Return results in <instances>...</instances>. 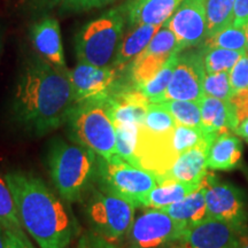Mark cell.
<instances>
[{"label": "cell", "mask_w": 248, "mask_h": 248, "mask_svg": "<svg viewBox=\"0 0 248 248\" xmlns=\"http://www.w3.org/2000/svg\"><path fill=\"white\" fill-rule=\"evenodd\" d=\"M69 73L37 53L28 57L14 91L15 122L35 135H46L66 123L75 106Z\"/></svg>", "instance_id": "1"}, {"label": "cell", "mask_w": 248, "mask_h": 248, "mask_svg": "<svg viewBox=\"0 0 248 248\" xmlns=\"http://www.w3.org/2000/svg\"><path fill=\"white\" fill-rule=\"evenodd\" d=\"M21 224L40 248H67L78 225L62 201L42 179L23 171L5 176Z\"/></svg>", "instance_id": "2"}, {"label": "cell", "mask_w": 248, "mask_h": 248, "mask_svg": "<svg viewBox=\"0 0 248 248\" xmlns=\"http://www.w3.org/2000/svg\"><path fill=\"white\" fill-rule=\"evenodd\" d=\"M48 169L53 184L63 200H79L97 175V154L83 145L58 141L48 154Z\"/></svg>", "instance_id": "3"}, {"label": "cell", "mask_w": 248, "mask_h": 248, "mask_svg": "<svg viewBox=\"0 0 248 248\" xmlns=\"http://www.w3.org/2000/svg\"><path fill=\"white\" fill-rule=\"evenodd\" d=\"M126 22L128 14L122 4L84 24L75 36L77 61L98 67H110L122 42Z\"/></svg>", "instance_id": "4"}, {"label": "cell", "mask_w": 248, "mask_h": 248, "mask_svg": "<svg viewBox=\"0 0 248 248\" xmlns=\"http://www.w3.org/2000/svg\"><path fill=\"white\" fill-rule=\"evenodd\" d=\"M67 122L76 141L94 152L100 159H121L117 154L115 125L108 113L107 99L76 104Z\"/></svg>", "instance_id": "5"}, {"label": "cell", "mask_w": 248, "mask_h": 248, "mask_svg": "<svg viewBox=\"0 0 248 248\" xmlns=\"http://www.w3.org/2000/svg\"><path fill=\"white\" fill-rule=\"evenodd\" d=\"M97 175L108 193L117 195L136 207H144L148 193L159 184L154 172L122 159H98Z\"/></svg>", "instance_id": "6"}, {"label": "cell", "mask_w": 248, "mask_h": 248, "mask_svg": "<svg viewBox=\"0 0 248 248\" xmlns=\"http://www.w3.org/2000/svg\"><path fill=\"white\" fill-rule=\"evenodd\" d=\"M136 206L110 193L93 192L85 204V215L91 231L116 244L126 237L135 219Z\"/></svg>", "instance_id": "7"}, {"label": "cell", "mask_w": 248, "mask_h": 248, "mask_svg": "<svg viewBox=\"0 0 248 248\" xmlns=\"http://www.w3.org/2000/svg\"><path fill=\"white\" fill-rule=\"evenodd\" d=\"M203 184L208 217L229 223L241 233L247 232L248 216L244 192L231 183L219 181L212 173L204 176Z\"/></svg>", "instance_id": "8"}, {"label": "cell", "mask_w": 248, "mask_h": 248, "mask_svg": "<svg viewBox=\"0 0 248 248\" xmlns=\"http://www.w3.org/2000/svg\"><path fill=\"white\" fill-rule=\"evenodd\" d=\"M186 226L161 209H151L133 219L126 234L130 248H164L181 239Z\"/></svg>", "instance_id": "9"}, {"label": "cell", "mask_w": 248, "mask_h": 248, "mask_svg": "<svg viewBox=\"0 0 248 248\" xmlns=\"http://www.w3.org/2000/svg\"><path fill=\"white\" fill-rule=\"evenodd\" d=\"M206 76L203 51L179 53L172 77L162 100L200 101L203 97V79ZM160 101V102H161Z\"/></svg>", "instance_id": "10"}, {"label": "cell", "mask_w": 248, "mask_h": 248, "mask_svg": "<svg viewBox=\"0 0 248 248\" xmlns=\"http://www.w3.org/2000/svg\"><path fill=\"white\" fill-rule=\"evenodd\" d=\"M177 52V40L168 27H161L147 47L129 64L131 85L139 88L156 75Z\"/></svg>", "instance_id": "11"}, {"label": "cell", "mask_w": 248, "mask_h": 248, "mask_svg": "<svg viewBox=\"0 0 248 248\" xmlns=\"http://www.w3.org/2000/svg\"><path fill=\"white\" fill-rule=\"evenodd\" d=\"M117 71L114 67H98L77 61L69 77L76 104L106 100L117 85Z\"/></svg>", "instance_id": "12"}, {"label": "cell", "mask_w": 248, "mask_h": 248, "mask_svg": "<svg viewBox=\"0 0 248 248\" xmlns=\"http://www.w3.org/2000/svg\"><path fill=\"white\" fill-rule=\"evenodd\" d=\"M166 24L176 37L178 52L203 43L207 38L206 0H183Z\"/></svg>", "instance_id": "13"}, {"label": "cell", "mask_w": 248, "mask_h": 248, "mask_svg": "<svg viewBox=\"0 0 248 248\" xmlns=\"http://www.w3.org/2000/svg\"><path fill=\"white\" fill-rule=\"evenodd\" d=\"M241 234L229 223L207 217L186 229L172 248H240Z\"/></svg>", "instance_id": "14"}, {"label": "cell", "mask_w": 248, "mask_h": 248, "mask_svg": "<svg viewBox=\"0 0 248 248\" xmlns=\"http://www.w3.org/2000/svg\"><path fill=\"white\" fill-rule=\"evenodd\" d=\"M217 135H207L199 144L182 153L173 161L168 171L159 181H177L185 183H202L208 173L207 156L210 144Z\"/></svg>", "instance_id": "15"}, {"label": "cell", "mask_w": 248, "mask_h": 248, "mask_svg": "<svg viewBox=\"0 0 248 248\" xmlns=\"http://www.w3.org/2000/svg\"><path fill=\"white\" fill-rule=\"evenodd\" d=\"M30 39L36 53L62 71H68L60 24L57 18L44 17L30 27Z\"/></svg>", "instance_id": "16"}, {"label": "cell", "mask_w": 248, "mask_h": 248, "mask_svg": "<svg viewBox=\"0 0 248 248\" xmlns=\"http://www.w3.org/2000/svg\"><path fill=\"white\" fill-rule=\"evenodd\" d=\"M243 141L232 131L217 135L210 144L207 167L210 170L229 171L240 166L243 161Z\"/></svg>", "instance_id": "17"}, {"label": "cell", "mask_w": 248, "mask_h": 248, "mask_svg": "<svg viewBox=\"0 0 248 248\" xmlns=\"http://www.w3.org/2000/svg\"><path fill=\"white\" fill-rule=\"evenodd\" d=\"M132 29L126 36H123L122 42L117 49V53L111 67L117 71L123 70L128 67L139 54L147 47L161 26H150V24H139L131 27Z\"/></svg>", "instance_id": "18"}, {"label": "cell", "mask_w": 248, "mask_h": 248, "mask_svg": "<svg viewBox=\"0 0 248 248\" xmlns=\"http://www.w3.org/2000/svg\"><path fill=\"white\" fill-rule=\"evenodd\" d=\"M168 214L175 221L182 223L186 228L197 224L204 218H207L206 204V187L202 185L197 191L192 192L184 199L161 209Z\"/></svg>", "instance_id": "19"}, {"label": "cell", "mask_w": 248, "mask_h": 248, "mask_svg": "<svg viewBox=\"0 0 248 248\" xmlns=\"http://www.w3.org/2000/svg\"><path fill=\"white\" fill-rule=\"evenodd\" d=\"M201 185L202 183L159 181V184L148 193L144 207L151 209L166 208L183 200L192 192L197 191Z\"/></svg>", "instance_id": "20"}, {"label": "cell", "mask_w": 248, "mask_h": 248, "mask_svg": "<svg viewBox=\"0 0 248 248\" xmlns=\"http://www.w3.org/2000/svg\"><path fill=\"white\" fill-rule=\"evenodd\" d=\"M201 110L200 128L206 135H219L231 131L229 102L203 95L199 101Z\"/></svg>", "instance_id": "21"}, {"label": "cell", "mask_w": 248, "mask_h": 248, "mask_svg": "<svg viewBox=\"0 0 248 248\" xmlns=\"http://www.w3.org/2000/svg\"><path fill=\"white\" fill-rule=\"evenodd\" d=\"M183 0H146L137 9L128 13L130 27L139 24L162 26L173 14Z\"/></svg>", "instance_id": "22"}, {"label": "cell", "mask_w": 248, "mask_h": 248, "mask_svg": "<svg viewBox=\"0 0 248 248\" xmlns=\"http://www.w3.org/2000/svg\"><path fill=\"white\" fill-rule=\"evenodd\" d=\"M177 123L171 114L160 104H150L144 123L139 126V135L147 137H164L173 131Z\"/></svg>", "instance_id": "23"}, {"label": "cell", "mask_w": 248, "mask_h": 248, "mask_svg": "<svg viewBox=\"0 0 248 248\" xmlns=\"http://www.w3.org/2000/svg\"><path fill=\"white\" fill-rule=\"evenodd\" d=\"M221 47L233 51H247L246 27L231 23L204 40L203 48Z\"/></svg>", "instance_id": "24"}, {"label": "cell", "mask_w": 248, "mask_h": 248, "mask_svg": "<svg viewBox=\"0 0 248 248\" xmlns=\"http://www.w3.org/2000/svg\"><path fill=\"white\" fill-rule=\"evenodd\" d=\"M0 226L5 231L26 235L18 218L16 206L11 188L5 177L0 175Z\"/></svg>", "instance_id": "25"}, {"label": "cell", "mask_w": 248, "mask_h": 248, "mask_svg": "<svg viewBox=\"0 0 248 248\" xmlns=\"http://www.w3.org/2000/svg\"><path fill=\"white\" fill-rule=\"evenodd\" d=\"M235 0H206L207 38L233 21Z\"/></svg>", "instance_id": "26"}, {"label": "cell", "mask_w": 248, "mask_h": 248, "mask_svg": "<svg viewBox=\"0 0 248 248\" xmlns=\"http://www.w3.org/2000/svg\"><path fill=\"white\" fill-rule=\"evenodd\" d=\"M178 54L179 53L173 54L153 78H151L145 84L137 88L151 101V104H156V102L162 100L164 93H166L167 88H168L170 83V79L172 77L176 63H177Z\"/></svg>", "instance_id": "27"}, {"label": "cell", "mask_w": 248, "mask_h": 248, "mask_svg": "<svg viewBox=\"0 0 248 248\" xmlns=\"http://www.w3.org/2000/svg\"><path fill=\"white\" fill-rule=\"evenodd\" d=\"M206 74L230 71L246 51H233L221 47L202 48Z\"/></svg>", "instance_id": "28"}, {"label": "cell", "mask_w": 248, "mask_h": 248, "mask_svg": "<svg viewBox=\"0 0 248 248\" xmlns=\"http://www.w3.org/2000/svg\"><path fill=\"white\" fill-rule=\"evenodd\" d=\"M156 104H160L161 106L166 108L177 124L200 128L201 110L199 101L164 100Z\"/></svg>", "instance_id": "29"}, {"label": "cell", "mask_w": 248, "mask_h": 248, "mask_svg": "<svg viewBox=\"0 0 248 248\" xmlns=\"http://www.w3.org/2000/svg\"><path fill=\"white\" fill-rule=\"evenodd\" d=\"M206 136V133L198 126H187L177 124L171 132V136H170V145H171L172 153L176 156V159L182 153L199 144L201 140H203Z\"/></svg>", "instance_id": "30"}, {"label": "cell", "mask_w": 248, "mask_h": 248, "mask_svg": "<svg viewBox=\"0 0 248 248\" xmlns=\"http://www.w3.org/2000/svg\"><path fill=\"white\" fill-rule=\"evenodd\" d=\"M116 150L121 159L135 164V154L138 142L139 126L122 125L115 126Z\"/></svg>", "instance_id": "31"}, {"label": "cell", "mask_w": 248, "mask_h": 248, "mask_svg": "<svg viewBox=\"0 0 248 248\" xmlns=\"http://www.w3.org/2000/svg\"><path fill=\"white\" fill-rule=\"evenodd\" d=\"M203 94L229 101L233 95L230 82V71L206 74L203 79Z\"/></svg>", "instance_id": "32"}, {"label": "cell", "mask_w": 248, "mask_h": 248, "mask_svg": "<svg viewBox=\"0 0 248 248\" xmlns=\"http://www.w3.org/2000/svg\"><path fill=\"white\" fill-rule=\"evenodd\" d=\"M228 102L230 108L231 131L234 132V130L248 119V89L233 93Z\"/></svg>", "instance_id": "33"}, {"label": "cell", "mask_w": 248, "mask_h": 248, "mask_svg": "<svg viewBox=\"0 0 248 248\" xmlns=\"http://www.w3.org/2000/svg\"><path fill=\"white\" fill-rule=\"evenodd\" d=\"M115 0H64L62 4L59 6L60 14L70 15V14H80L85 12L92 11L105 7V6L111 4Z\"/></svg>", "instance_id": "34"}, {"label": "cell", "mask_w": 248, "mask_h": 248, "mask_svg": "<svg viewBox=\"0 0 248 248\" xmlns=\"http://www.w3.org/2000/svg\"><path fill=\"white\" fill-rule=\"evenodd\" d=\"M230 82L233 93L248 89V49L230 70Z\"/></svg>", "instance_id": "35"}, {"label": "cell", "mask_w": 248, "mask_h": 248, "mask_svg": "<svg viewBox=\"0 0 248 248\" xmlns=\"http://www.w3.org/2000/svg\"><path fill=\"white\" fill-rule=\"evenodd\" d=\"M78 248H119L116 244L110 243L100 235L95 234L94 232H88L83 234L79 239Z\"/></svg>", "instance_id": "36"}, {"label": "cell", "mask_w": 248, "mask_h": 248, "mask_svg": "<svg viewBox=\"0 0 248 248\" xmlns=\"http://www.w3.org/2000/svg\"><path fill=\"white\" fill-rule=\"evenodd\" d=\"M232 23L237 26L246 27L248 23V0H235L233 21Z\"/></svg>", "instance_id": "37"}, {"label": "cell", "mask_w": 248, "mask_h": 248, "mask_svg": "<svg viewBox=\"0 0 248 248\" xmlns=\"http://www.w3.org/2000/svg\"><path fill=\"white\" fill-rule=\"evenodd\" d=\"M6 232V239H7V247L6 248H35L28 240L27 235H20L13 232Z\"/></svg>", "instance_id": "38"}, {"label": "cell", "mask_w": 248, "mask_h": 248, "mask_svg": "<svg viewBox=\"0 0 248 248\" xmlns=\"http://www.w3.org/2000/svg\"><path fill=\"white\" fill-rule=\"evenodd\" d=\"M64 0H28L31 8L37 12H49L60 6Z\"/></svg>", "instance_id": "39"}, {"label": "cell", "mask_w": 248, "mask_h": 248, "mask_svg": "<svg viewBox=\"0 0 248 248\" xmlns=\"http://www.w3.org/2000/svg\"><path fill=\"white\" fill-rule=\"evenodd\" d=\"M234 133L237 136H239L241 139H244V140L248 144V119L246 121H244V122L234 130Z\"/></svg>", "instance_id": "40"}, {"label": "cell", "mask_w": 248, "mask_h": 248, "mask_svg": "<svg viewBox=\"0 0 248 248\" xmlns=\"http://www.w3.org/2000/svg\"><path fill=\"white\" fill-rule=\"evenodd\" d=\"M145 1H146V0H128V1L124 2V6H125L126 9V14L135 11V9H137L139 6L144 4Z\"/></svg>", "instance_id": "41"}, {"label": "cell", "mask_w": 248, "mask_h": 248, "mask_svg": "<svg viewBox=\"0 0 248 248\" xmlns=\"http://www.w3.org/2000/svg\"><path fill=\"white\" fill-rule=\"evenodd\" d=\"M7 247V239H6V232L4 229L0 226V248Z\"/></svg>", "instance_id": "42"}, {"label": "cell", "mask_w": 248, "mask_h": 248, "mask_svg": "<svg viewBox=\"0 0 248 248\" xmlns=\"http://www.w3.org/2000/svg\"><path fill=\"white\" fill-rule=\"evenodd\" d=\"M240 248H248V231L241 234V246Z\"/></svg>", "instance_id": "43"}, {"label": "cell", "mask_w": 248, "mask_h": 248, "mask_svg": "<svg viewBox=\"0 0 248 248\" xmlns=\"http://www.w3.org/2000/svg\"><path fill=\"white\" fill-rule=\"evenodd\" d=\"M2 47V37H1V30H0V52H1Z\"/></svg>", "instance_id": "44"}, {"label": "cell", "mask_w": 248, "mask_h": 248, "mask_svg": "<svg viewBox=\"0 0 248 248\" xmlns=\"http://www.w3.org/2000/svg\"><path fill=\"white\" fill-rule=\"evenodd\" d=\"M246 35H247V45H248V23L246 26Z\"/></svg>", "instance_id": "45"}, {"label": "cell", "mask_w": 248, "mask_h": 248, "mask_svg": "<svg viewBox=\"0 0 248 248\" xmlns=\"http://www.w3.org/2000/svg\"><path fill=\"white\" fill-rule=\"evenodd\" d=\"M246 176H247V179H248V170H246Z\"/></svg>", "instance_id": "46"}]
</instances>
